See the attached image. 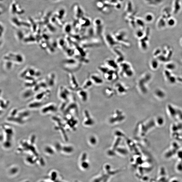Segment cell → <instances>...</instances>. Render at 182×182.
<instances>
[{
	"mask_svg": "<svg viewBox=\"0 0 182 182\" xmlns=\"http://www.w3.org/2000/svg\"><path fill=\"white\" fill-rule=\"evenodd\" d=\"M119 74L120 76L130 78L134 75V71L132 66L128 62L125 61L119 64Z\"/></svg>",
	"mask_w": 182,
	"mask_h": 182,
	"instance_id": "6da1fadb",
	"label": "cell"
},
{
	"mask_svg": "<svg viewBox=\"0 0 182 182\" xmlns=\"http://www.w3.org/2000/svg\"><path fill=\"white\" fill-rule=\"evenodd\" d=\"M114 37L117 42L121 45L126 47H129L131 46L130 42L128 39L125 31H120L113 35Z\"/></svg>",
	"mask_w": 182,
	"mask_h": 182,
	"instance_id": "7a4b0ae2",
	"label": "cell"
},
{
	"mask_svg": "<svg viewBox=\"0 0 182 182\" xmlns=\"http://www.w3.org/2000/svg\"><path fill=\"white\" fill-rule=\"evenodd\" d=\"M149 79V75L145 74L140 77L137 83V86L139 90L142 93H145L146 92V84L147 83Z\"/></svg>",
	"mask_w": 182,
	"mask_h": 182,
	"instance_id": "3957f363",
	"label": "cell"
},
{
	"mask_svg": "<svg viewBox=\"0 0 182 182\" xmlns=\"http://www.w3.org/2000/svg\"><path fill=\"white\" fill-rule=\"evenodd\" d=\"M104 39L107 45L112 49L115 47H118L122 46L115 39L113 35H111V34L109 33L106 34L105 35Z\"/></svg>",
	"mask_w": 182,
	"mask_h": 182,
	"instance_id": "277c9868",
	"label": "cell"
},
{
	"mask_svg": "<svg viewBox=\"0 0 182 182\" xmlns=\"http://www.w3.org/2000/svg\"><path fill=\"white\" fill-rule=\"evenodd\" d=\"M104 78L107 81L113 82L118 80L119 74L117 71L110 69L109 70L103 75Z\"/></svg>",
	"mask_w": 182,
	"mask_h": 182,
	"instance_id": "5b68a950",
	"label": "cell"
},
{
	"mask_svg": "<svg viewBox=\"0 0 182 182\" xmlns=\"http://www.w3.org/2000/svg\"><path fill=\"white\" fill-rule=\"evenodd\" d=\"M114 89L115 92L120 95L125 94L128 91V87L122 82L116 83L114 86Z\"/></svg>",
	"mask_w": 182,
	"mask_h": 182,
	"instance_id": "8992f818",
	"label": "cell"
},
{
	"mask_svg": "<svg viewBox=\"0 0 182 182\" xmlns=\"http://www.w3.org/2000/svg\"><path fill=\"white\" fill-rule=\"evenodd\" d=\"M112 49L116 55V59L115 60L118 64L125 61V57L123 52L119 49V47H115Z\"/></svg>",
	"mask_w": 182,
	"mask_h": 182,
	"instance_id": "52a82bcc",
	"label": "cell"
},
{
	"mask_svg": "<svg viewBox=\"0 0 182 182\" xmlns=\"http://www.w3.org/2000/svg\"><path fill=\"white\" fill-rule=\"evenodd\" d=\"M105 65L111 69L117 71L119 69V64L115 59L109 58L105 60Z\"/></svg>",
	"mask_w": 182,
	"mask_h": 182,
	"instance_id": "ba28073f",
	"label": "cell"
},
{
	"mask_svg": "<svg viewBox=\"0 0 182 182\" xmlns=\"http://www.w3.org/2000/svg\"><path fill=\"white\" fill-rule=\"evenodd\" d=\"M68 78L69 83L72 88L74 89H78L79 86L78 82L72 73H69Z\"/></svg>",
	"mask_w": 182,
	"mask_h": 182,
	"instance_id": "9c48e42d",
	"label": "cell"
},
{
	"mask_svg": "<svg viewBox=\"0 0 182 182\" xmlns=\"http://www.w3.org/2000/svg\"><path fill=\"white\" fill-rule=\"evenodd\" d=\"M89 78L93 82V84L97 85H101L104 83L103 79L100 76L97 74H91Z\"/></svg>",
	"mask_w": 182,
	"mask_h": 182,
	"instance_id": "30bf717a",
	"label": "cell"
},
{
	"mask_svg": "<svg viewBox=\"0 0 182 182\" xmlns=\"http://www.w3.org/2000/svg\"><path fill=\"white\" fill-rule=\"evenodd\" d=\"M56 75L55 73H51L48 74L46 80L48 86L53 87L55 83Z\"/></svg>",
	"mask_w": 182,
	"mask_h": 182,
	"instance_id": "8fae6325",
	"label": "cell"
},
{
	"mask_svg": "<svg viewBox=\"0 0 182 182\" xmlns=\"http://www.w3.org/2000/svg\"><path fill=\"white\" fill-rule=\"evenodd\" d=\"M59 93L60 98H66L67 95L69 94V91L68 89L63 86H60L59 89Z\"/></svg>",
	"mask_w": 182,
	"mask_h": 182,
	"instance_id": "7c38bea8",
	"label": "cell"
},
{
	"mask_svg": "<svg viewBox=\"0 0 182 182\" xmlns=\"http://www.w3.org/2000/svg\"><path fill=\"white\" fill-rule=\"evenodd\" d=\"M93 84H94L93 82L89 78L85 81L82 85L81 88L84 90H86L92 87Z\"/></svg>",
	"mask_w": 182,
	"mask_h": 182,
	"instance_id": "4fadbf2b",
	"label": "cell"
},
{
	"mask_svg": "<svg viewBox=\"0 0 182 182\" xmlns=\"http://www.w3.org/2000/svg\"><path fill=\"white\" fill-rule=\"evenodd\" d=\"M104 93L108 97L112 96L115 94V91L114 88L110 87H106L104 89Z\"/></svg>",
	"mask_w": 182,
	"mask_h": 182,
	"instance_id": "5bb4252c",
	"label": "cell"
},
{
	"mask_svg": "<svg viewBox=\"0 0 182 182\" xmlns=\"http://www.w3.org/2000/svg\"><path fill=\"white\" fill-rule=\"evenodd\" d=\"M78 95L80 96L81 98L83 101H85L87 99L88 97V93L86 90H84L82 88L79 89L78 90Z\"/></svg>",
	"mask_w": 182,
	"mask_h": 182,
	"instance_id": "9a60e30c",
	"label": "cell"
},
{
	"mask_svg": "<svg viewBox=\"0 0 182 182\" xmlns=\"http://www.w3.org/2000/svg\"><path fill=\"white\" fill-rule=\"evenodd\" d=\"M145 35V34L142 30H137L136 31V37L138 38L139 39H141V38H143Z\"/></svg>",
	"mask_w": 182,
	"mask_h": 182,
	"instance_id": "2e32d148",
	"label": "cell"
},
{
	"mask_svg": "<svg viewBox=\"0 0 182 182\" xmlns=\"http://www.w3.org/2000/svg\"><path fill=\"white\" fill-rule=\"evenodd\" d=\"M65 45V43L64 41L62 40H59V41L58 43V45L60 47H63Z\"/></svg>",
	"mask_w": 182,
	"mask_h": 182,
	"instance_id": "e0dca14e",
	"label": "cell"
},
{
	"mask_svg": "<svg viewBox=\"0 0 182 182\" xmlns=\"http://www.w3.org/2000/svg\"><path fill=\"white\" fill-rule=\"evenodd\" d=\"M152 17L150 15H147L146 17V20L147 21H150L152 20Z\"/></svg>",
	"mask_w": 182,
	"mask_h": 182,
	"instance_id": "ac0fdd59",
	"label": "cell"
},
{
	"mask_svg": "<svg viewBox=\"0 0 182 182\" xmlns=\"http://www.w3.org/2000/svg\"><path fill=\"white\" fill-rule=\"evenodd\" d=\"M177 169H178V170L179 171H182V165H179V166H178Z\"/></svg>",
	"mask_w": 182,
	"mask_h": 182,
	"instance_id": "d6986e66",
	"label": "cell"
},
{
	"mask_svg": "<svg viewBox=\"0 0 182 182\" xmlns=\"http://www.w3.org/2000/svg\"><path fill=\"white\" fill-rule=\"evenodd\" d=\"M174 21L173 20H171L170 21H169V24H170V25H173V24L174 23Z\"/></svg>",
	"mask_w": 182,
	"mask_h": 182,
	"instance_id": "ffe728a7",
	"label": "cell"
},
{
	"mask_svg": "<svg viewBox=\"0 0 182 182\" xmlns=\"http://www.w3.org/2000/svg\"><path fill=\"white\" fill-rule=\"evenodd\" d=\"M171 182H179V181L177 180H173Z\"/></svg>",
	"mask_w": 182,
	"mask_h": 182,
	"instance_id": "44dd1931",
	"label": "cell"
}]
</instances>
